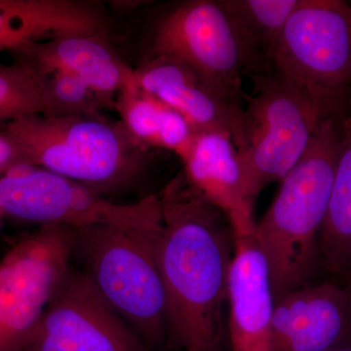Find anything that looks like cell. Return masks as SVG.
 <instances>
[{"instance_id": "cb8c5ba5", "label": "cell", "mask_w": 351, "mask_h": 351, "mask_svg": "<svg viewBox=\"0 0 351 351\" xmlns=\"http://www.w3.org/2000/svg\"><path fill=\"white\" fill-rule=\"evenodd\" d=\"M343 278H345V284H343V285H345L346 287L348 288V292H350V294L351 295V269L350 271H348V274H346V276H343Z\"/></svg>"}, {"instance_id": "d6986e66", "label": "cell", "mask_w": 351, "mask_h": 351, "mask_svg": "<svg viewBox=\"0 0 351 351\" xmlns=\"http://www.w3.org/2000/svg\"><path fill=\"white\" fill-rule=\"evenodd\" d=\"M252 47L269 62L270 51L302 0H221Z\"/></svg>"}, {"instance_id": "603a6c76", "label": "cell", "mask_w": 351, "mask_h": 351, "mask_svg": "<svg viewBox=\"0 0 351 351\" xmlns=\"http://www.w3.org/2000/svg\"><path fill=\"white\" fill-rule=\"evenodd\" d=\"M327 351H351V341H346L343 345L336 346V348Z\"/></svg>"}, {"instance_id": "277c9868", "label": "cell", "mask_w": 351, "mask_h": 351, "mask_svg": "<svg viewBox=\"0 0 351 351\" xmlns=\"http://www.w3.org/2000/svg\"><path fill=\"white\" fill-rule=\"evenodd\" d=\"M160 228L161 223L73 228L71 251L73 265L151 351L168 345L167 304L157 260Z\"/></svg>"}, {"instance_id": "d4e9b609", "label": "cell", "mask_w": 351, "mask_h": 351, "mask_svg": "<svg viewBox=\"0 0 351 351\" xmlns=\"http://www.w3.org/2000/svg\"><path fill=\"white\" fill-rule=\"evenodd\" d=\"M2 221H2V219L0 218V228H1Z\"/></svg>"}, {"instance_id": "5b68a950", "label": "cell", "mask_w": 351, "mask_h": 351, "mask_svg": "<svg viewBox=\"0 0 351 351\" xmlns=\"http://www.w3.org/2000/svg\"><path fill=\"white\" fill-rule=\"evenodd\" d=\"M274 73L300 88L329 117L351 110V6L302 0L270 51Z\"/></svg>"}, {"instance_id": "ba28073f", "label": "cell", "mask_w": 351, "mask_h": 351, "mask_svg": "<svg viewBox=\"0 0 351 351\" xmlns=\"http://www.w3.org/2000/svg\"><path fill=\"white\" fill-rule=\"evenodd\" d=\"M244 107L245 144L240 159L256 198L297 165L329 117L300 88L276 73L261 80Z\"/></svg>"}, {"instance_id": "2e32d148", "label": "cell", "mask_w": 351, "mask_h": 351, "mask_svg": "<svg viewBox=\"0 0 351 351\" xmlns=\"http://www.w3.org/2000/svg\"><path fill=\"white\" fill-rule=\"evenodd\" d=\"M108 27L105 13L91 2L0 0V52L71 34H108Z\"/></svg>"}, {"instance_id": "ac0fdd59", "label": "cell", "mask_w": 351, "mask_h": 351, "mask_svg": "<svg viewBox=\"0 0 351 351\" xmlns=\"http://www.w3.org/2000/svg\"><path fill=\"white\" fill-rule=\"evenodd\" d=\"M322 267L343 277L351 269V110L341 120V136L331 198L319 239Z\"/></svg>"}, {"instance_id": "7402d4cb", "label": "cell", "mask_w": 351, "mask_h": 351, "mask_svg": "<svg viewBox=\"0 0 351 351\" xmlns=\"http://www.w3.org/2000/svg\"><path fill=\"white\" fill-rule=\"evenodd\" d=\"M25 164L19 149L4 132L0 131V177Z\"/></svg>"}, {"instance_id": "7c38bea8", "label": "cell", "mask_w": 351, "mask_h": 351, "mask_svg": "<svg viewBox=\"0 0 351 351\" xmlns=\"http://www.w3.org/2000/svg\"><path fill=\"white\" fill-rule=\"evenodd\" d=\"M351 341V295L345 285L311 283L274 302L272 351H327Z\"/></svg>"}, {"instance_id": "9c48e42d", "label": "cell", "mask_w": 351, "mask_h": 351, "mask_svg": "<svg viewBox=\"0 0 351 351\" xmlns=\"http://www.w3.org/2000/svg\"><path fill=\"white\" fill-rule=\"evenodd\" d=\"M73 228H36L0 261V351H20L73 265Z\"/></svg>"}, {"instance_id": "30bf717a", "label": "cell", "mask_w": 351, "mask_h": 351, "mask_svg": "<svg viewBox=\"0 0 351 351\" xmlns=\"http://www.w3.org/2000/svg\"><path fill=\"white\" fill-rule=\"evenodd\" d=\"M20 351H151L71 265Z\"/></svg>"}, {"instance_id": "8992f818", "label": "cell", "mask_w": 351, "mask_h": 351, "mask_svg": "<svg viewBox=\"0 0 351 351\" xmlns=\"http://www.w3.org/2000/svg\"><path fill=\"white\" fill-rule=\"evenodd\" d=\"M152 57L188 66L241 104L247 99L242 89L245 73L260 69L265 61L221 0H189L162 14L152 29L147 58Z\"/></svg>"}, {"instance_id": "ffe728a7", "label": "cell", "mask_w": 351, "mask_h": 351, "mask_svg": "<svg viewBox=\"0 0 351 351\" xmlns=\"http://www.w3.org/2000/svg\"><path fill=\"white\" fill-rule=\"evenodd\" d=\"M50 112L47 76L23 64L0 63V123Z\"/></svg>"}, {"instance_id": "e0dca14e", "label": "cell", "mask_w": 351, "mask_h": 351, "mask_svg": "<svg viewBox=\"0 0 351 351\" xmlns=\"http://www.w3.org/2000/svg\"><path fill=\"white\" fill-rule=\"evenodd\" d=\"M114 108L129 133L149 149H166L180 156L195 135L181 113L133 82L115 97Z\"/></svg>"}, {"instance_id": "8fae6325", "label": "cell", "mask_w": 351, "mask_h": 351, "mask_svg": "<svg viewBox=\"0 0 351 351\" xmlns=\"http://www.w3.org/2000/svg\"><path fill=\"white\" fill-rule=\"evenodd\" d=\"M133 84L181 113L195 134L219 132L244 147V107L196 75L188 66L152 57L134 69Z\"/></svg>"}, {"instance_id": "4fadbf2b", "label": "cell", "mask_w": 351, "mask_h": 351, "mask_svg": "<svg viewBox=\"0 0 351 351\" xmlns=\"http://www.w3.org/2000/svg\"><path fill=\"white\" fill-rule=\"evenodd\" d=\"M179 157L188 181L226 215L234 234L253 232L257 198L232 137L219 132L195 134Z\"/></svg>"}, {"instance_id": "484cf974", "label": "cell", "mask_w": 351, "mask_h": 351, "mask_svg": "<svg viewBox=\"0 0 351 351\" xmlns=\"http://www.w3.org/2000/svg\"><path fill=\"white\" fill-rule=\"evenodd\" d=\"M350 6H351V0H350Z\"/></svg>"}, {"instance_id": "44dd1931", "label": "cell", "mask_w": 351, "mask_h": 351, "mask_svg": "<svg viewBox=\"0 0 351 351\" xmlns=\"http://www.w3.org/2000/svg\"><path fill=\"white\" fill-rule=\"evenodd\" d=\"M51 112L47 117H100L112 108L86 82L77 76L54 73L47 76Z\"/></svg>"}, {"instance_id": "3957f363", "label": "cell", "mask_w": 351, "mask_h": 351, "mask_svg": "<svg viewBox=\"0 0 351 351\" xmlns=\"http://www.w3.org/2000/svg\"><path fill=\"white\" fill-rule=\"evenodd\" d=\"M25 164L80 182L101 195H125L144 180L149 149L121 121L100 117L34 115L1 130Z\"/></svg>"}, {"instance_id": "6da1fadb", "label": "cell", "mask_w": 351, "mask_h": 351, "mask_svg": "<svg viewBox=\"0 0 351 351\" xmlns=\"http://www.w3.org/2000/svg\"><path fill=\"white\" fill-rule=\"evenodd\" d=\"M159 198L157 260L167 304L168 345L177 351H219L235 252L232 223L182 171Z\"/></svg>"}, {"instance_id": "5bb4252c", "label": "cell", "mask_w": 351, "mask_h": 351, "mask_svg": "<svg viewBox=\"0 0 351 351\" xmlns=\"http://www.w3.org/2000/svg\"><path fill=\"white\" fill-rule=\"evenodd\" d=\"M15 63L41 75L69 73L82 78L110 107L133 82L134 69L112 49L105 34H71L34 41L12 51Z\"/></svg>"}, {"instance_id": "52a82bcc", "label": "cell", "mask_w": 351, "mask_h": 351, "mask_svg": "<svg viewBox=\"0 0 351 351\" xmlns=\"http://www.w3.org/2000/svg\"><path fill=\"white\" fill-rule=\"evenodd\" d=\"M0 218L38 228H145L161 223L160 198L149 195L132 203L115 202L80 182L22 164L0 177Z\"/></svg>"}, {"instance_id": "7a4b0ae2", "label": "cell", "mask_w": 351, "mask_h": 351, "mask_svg": "<svg viewBox=\"0 0 351 351\" xmlns=\"http://www.w3.org/2000/svg\"><path fill=\"white\" fill-rule=\"evenodd\" d=\"M341 120H325L301 160L281 181L254 237L267 263L274 302L313 283L323 269L319 239L331 198Z\"/></svg>"}, {"instance_id": "9a60e30c", "label": "cell", "mask_w": 351, "mask_h": 351, "mask_svg": "<svg viewBox=\"0 0 351 351\" xmlns=\"http://www.w3.org/2000/svg\"><path fill=\"white\" fill-rule=\"evenodd\" d=\"M228 306L232 351H272L274 294L267 263L254 230L235 235Z\"/></svg>"}]
</instances>
